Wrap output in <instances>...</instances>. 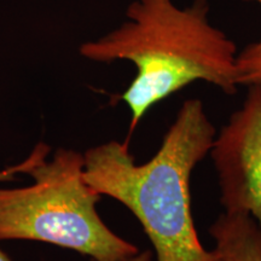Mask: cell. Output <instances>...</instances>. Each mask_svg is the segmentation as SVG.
<instances>
[{
	"mask_svg": "<svg viewBox=\"0 0 261 261\" xmlns=\"http://www.w3.org/2000/svg\"><path fill=\"white\" fill-rule=\"evenodd\" d=\"M154 257H152V254L150 250H144V252H139L137 255L132 256L130 259L127 261H152ZM90 261H94V260H90Z\"/></svg>",
	"mask_w": 261,
	"mask_h": 261,
	"instance_id": "obj_8",
	"label": "cell"
},
{
	"mask_svg": "<svg viewBox=\"0 0 261 261\" xmlns=\"http://www.w3.org/2000/svg\"><path fill=\"white\" fill-rule=\"evenodd\" d=\"M50 151H51V148L47 144H45V143H39V144L35 145V148L33 149V151L23 160V161L17 163V165L15 166H10V167H6L3 169V171H0V181L14 180L16 174H18V173L27 174L28 171L33 167V166L37 165L40 160L47 158L48 154H50Z\"/></svg>",
	"mask_w": 261,
	"mask_h": 261,
	"instance_id": "obj_7",
	"label": "cell"
},
{
	"mask_svg": "<svg viewBox=\"0 0 261 261\" xmlns=\"http://www.w3.org/2000/svg\"><path fill=\"white\" fill-rule=\"evenodd\" d=\"M208 12V0L188 8L172 0H135L119 28L80 46L86 60L135 64L136 76L119 98L130 112L129 133L152 107L195 81L236 93V44L210 23Z\"/></svg>",
	"mask_w": 261,
	"mask_h": 261,
	"instance_id": "obj_2",
	"label": "cell"
},
{
	"mask_svg": "<svg viewBox=\"0 0 261 261\" xmlns=\"http://www.w3.org/2000/svg\"><path fill=\"white\" fill-rule=\"evenodd\" d=\"M84 155L60 148L27 174L33 184L0 188V241H38L94 261H127L140 250L120 237L97 212L100 201L84 177Z\"/></svg>",
	"mask_w": 261,
	"mask_h": 261,
	"instance_id": "obj_3",
	"label": "cell"
},
{
	"mask_svg": "<svg viewBox=\"0 0 261 261\" xmlns=\"http://www.w3.org/2000/svg\"><path fill=\"white\" fill-rule=\"evenodd\" d=\"M223 261H261V227L246 214H221L211 226Z\"/></svg>",
	"mask_w": 261,
	"mask_h": 261,
	"instance_id": "obj_5",
	"label": "cell"
},
{
	"mask_svg": "<svg viewBox=\"0 0 261 261\" xmlns=\"http://www.w3.org/2000/svg\"><path fill=\"white\" fill-rule=\"evenodd\" d=\"M248 89L210 154L225 212L249 215L261 227V84Z\"/></svg>",
	"mask_w": 261,
	"mask_h": 261,
	"instance_id": "obj_4",
	"label": "cell"
},
{
	"mask_svg": "<svg viewBox=\"0 0 261 261\" xmlns=\"http://www.w3.org/2000/svg\"><path fill=\"white\" fill-rule=\"evenodd\" d=\"M217 130L200 99H188L158 152L138 165L128 142L92 146L84 154V177L100 196L125 205L142 225L156 261H223L202 246L191 212L190 179L211 152Z\"/></svg>",
	"mask_w": 261,
	"mask_h": 261,
	"instance_id": "obj_1",
	"label": "cell"
},
{
	"mask_svg": "<svg viewBox=\"0 0 261 261\" xmlns=\"http://www.w3.org/2000/svg\"><path fill=\"white\" fill-rule=\"evenodd\" d=\"M261 6V0H242ZM238 85L250 86L261 84V39L249 44L237 56Z\"/></svg>",
	"mask_w": 261,
	"mask_h": 261,
	"instance_id": "obj_6",
	"label": "cell"
},
{
	"mask_svg": "<svg viewBox=\"0 0 261 261\" xmlns=\"http://www.w3.org/2000/svg\"><path fill=\"white\" fill-rule=\"evenodd\" d=\"M0 261H12V260L10 259V257L6 255V254L3 252L2 249H0Z\"/></svg>",
	"mask_w": 261,
	"mask_h": 261,
	"instance_id": "obj_9",
	"label": "cell"
}]
</instances>
